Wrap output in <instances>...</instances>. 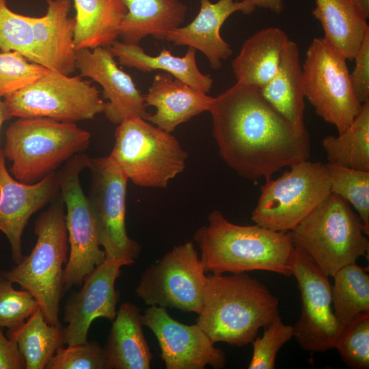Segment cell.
<instances>
[{
	"label": "cell",
	"mask_w": 369,
	"mask_h": 369,
	"mask_svg": "<svg viewBox=\"0 0 369 369\" xmlns=\"http://www.w3.org/2000/svg\"><path fill=\"white\" fill-rule=\"evenodd\" d=\"M334 348L348 367L368 369L369 312L358 315L341 329Z\"/></svg>",
	"instance_id": "836d02e7"
},
{
	"label": "cell",
	"mask_w": 369,
	"mask_h": 369,
	"mask_svg": "<svg viewBox=\"0 0 369 369\" xmlns=\"http://www.w3.org/2000/svg\"><path fill=\"white\" fill-rule=\"evenodd\" d=\"M11 117H43L74 122L104 111L98 90L81 76L49 69L36 81L4 97Z\"/></svg>",
	"instance_id": "9c48e42d"
},
{
	"label": "cell",
	"mask_w": 369,
	"mask_h": 369,
	"mask_svg": "<svg viewBox=\"0 0 369 369\" xmlns=\"http://www.w3.org/2000/svg\"><path fill=\"white\" fill-rule=\"evenodd\" d=\"M87 169L91 181L87 197L105 258L131 265L139 258L141 246L128 236L126 228L128 179L109 156L90 157Z\"/></svg>",
	"instance_id": "7c38bea8"
},
{
	"label": "cell",
	"mask_w": 369,
	"mask_h": 369,
	"mask_svg": "<svg viewBox=\"0 0 369 369\" xmlns=\"http://www.w3.org/2000/svg\"><path fill=\"white\" fill-rule=\"evenodd\" d=\"M45 14L35 17L34 38L38 52L51 70L70 75L76 68L74 18L70 17L71 0H45Z\"/></svg>",
	"instance_id": "44dd1931"
},
{
	"label": "cell",
	"mask_w": 369,
	"mask_h": 369,
	"mask_svg": "<svg viewBox=\"0 0 369 369\" xmlns=\"http://www.w3.org/2000/svg\"><path fill=\"white\" fill-rule=\"evenodd\" d=\"M36 243L29 255L1 275L18 284L36 299L45 320L59 325V303L64 290L63 265L69 248L64 204L59 195L38 217Z\"/></svg>",
	"instance_id": "5b68a950"
},
{
	"label": "cell",
	"mask_w": 369,
	"mask_h": 369,
	"mask_svg": "<svg viewBox=\"0 0 369 369\" xmlns=\"http://www.w3.org/2000/svg\"><path fill=\"white\" fill-rule=\"evenodd\" d=\"M312 15L324 38L346 60L353 61L369 26L352 0H315Z\"/></svg>",
	"instance_id": "83f0119b"
},
{
	"label": "cell",
	"mask_w": 369,
	"mask_h": 369,
	"mask_svg": "<svg viewBox=\"0 0 369 369\" xmlns=\"http://www.w3.org/2000/svg\"><path fill=\"white\" fill-rule=\"evenodd\" d=\"M290 232L295 246L328 276L368 253V235L359 217L348 202L331 193Z\"/></svg>",
	"instance_id": "8992f818"
},
{
	"label": "cell",
	"mask_w": 369,
	"mask_h": 369,
	"mask_svg": "<svg viewBox=\"0 0 369 369\" xmlns=\"http://www.w3.org/2000/svg\"><path fill=\"white\" fill-rule=\"evenodd\" d=\"M288 38L284 31L271 27L261 29L243 42L232 62L236 82L264 85L275 74Z\"/></svg>",
	"instance_id": "d4e9b609"
},
{
	"label": "cell",
	"mask_w": 369,
	"mask_h": 369,
	"mask_svg": "<svg viewBox=\"0 0 369 369\" xmlns=\"http://www.w3.org/2000/svg\"><path fill=\"white\" fill-rule=\"evenodd\" d=\"M25 361L17 344L0 327V369H25Z\"/></svg>",
	"instance_id": "ab89813d"
},
{
	"label": "cell",
	"mask_w": 369,
	"mask_h": 369,
	"mask_svg": "<svg viewBox=\"0 0 369 369\" xmlns=\"http://www.w3.org/2000/svg\"><path fill=\"white\" fill-rule=\"evenodd\" d=\"M76 68L81 77L99 83L103 89L105 102L103 113L114 124L131 117L146 120L150 113L143 96L131 77L120 69L107 47L76 51Z\"/></svg>",
	"instance_id": "ac0fdd59"
},
{
	"label": "cell",
	"mask_w": 369,
	"mask_h": 369,
	"mask_svg": "<svg viewBox=\"0 0 369 369\" xmlns=\"http://www.w3.org/2000/svg\"><path fill=\"white\" fill-rule=\"evenodd\" d=\"M6 336L16 341L25 369H44L56 351L65 344L62 325L49 323L40 308L20 327L8 330Z\"/></svg>",
	"instance_id": "f1b7e54d"
},
{
	"label": "cell",
	"mask_w": 369,
	"mask_h": 369,
	"mask_svg": "<svg viewBox=\"0 0 369 369\" xmlns=\"http://www.w3.org/2000/svg\"><path fill=\"white\" fill-rule=\"evenodd\" d=\"M332 277V308L341 330L358 315L369 312V275L354 262L342 267Z\"/></svg>",
	"instance_id": "4dcf8cb0"
},
{
	"label": "cell",
	"mask_w": 369,
	"mask_h": 369,
	"mask_svg": "<svg viewBox=\"0 0 369 369\" xmlns=\"http://www.w3.org/2000/svg\"><path fill=\"white\" fill-rule=\"evenodd\" d=\"M361 15L366 20L369 17V0H352Z\"/></svg>",
	"instance_id": "b9f144b4"
},
{
	"label": "cell",
	"mask_w": 369,
	"mask_h": 369,
	"mask_svg": "<svg viewBox=\"0 0 369 369\" xmlns=\"http://www.w3.org/2000/svg\"><path fill=\"white\" fill-rule=\"evenodd\" d=\"M34 19L13 12L6 0H0V49L18 52L28 60L46 67L35 42Z\"/></svg>",
	"instance_id": "1f68e13d"
},
{
	"label": "cell",
	"mask_w": 369,
	"mask_h": 369,
	"mask_svg": "<svg viewBox=\"0 0 369 369\" xmlns=\"http://www.w3.org/2000/svg\"><path fill=\"white\" fill-rule=\"evenodd\" d=\"M45 369H109L104 349L97 342L59 347Z\"/></svg>",
	"instance_id": "74e56055"
},
{
	"label": "cell",
	"mask_w": 369,
	"mask_h": 369,
	"mask_svg": "<svg viewBox=\"0 0 369 369\" xmlns=\"http://www.w3.org/2000/svg\"><path fill=\"white\" fill-rule=\"evenodd\" d=\"M125 264L105 258L84 279L81 289L73 293L64 308V343L74 345L87 342L92 323L98 318L113 321L120 292L115 284Z\"/></svg>",
	"instance_id": "2e32d148"
},
{
	"label": "cell",
	"mask_w": 369,
	"mask_h": 369,
	"mask_svg": "<svg viewBox=\"0 0 369 369\" xmlns=\"http://www.w3.org/2000/svg\"><path fill=\"white\" fill-rule=\"evenodd\" d=\"M208 221L194 234L206 272L221 275L262 270L292 275L295 247L291 232L234 224L217 210L210 213Z\"/></svg>",
	"instance_id": "7a4b0ae2"
},
{
	"label": "cell",
	"mask_w": 369,
	"mask_h": 369,
	"mask_svg": "<svg viewBox=\"0 0 369 369\" xmlns=\"http://www.w3.org/2000/svg\"><path fill=\"white\" fill-rule=\"evenodd\" d=\"M264 330L262 337L256 336L251 342L253 355L249 369H274L277 352L294 336V327L284 324L279 315Z\"/></svg>",
	"instance_id": "8d00e7d4"
},
{
	"label": "cell",
	"mask_w": 369,
	"mask_h": 369,
	"mask_svg": "<svg viewBox=\"0 0 369 369\" xmlns=\"http://www.w3.org/2000/svg\"><path fill=\"white\" fill-rule=\"evenodd\" d=\"M49 69L16 51H0V97L31 84Z\"/></svg>",
	"instance_id": "e575fe53"
},
{
	"label": "cell",
	"mask_w": 369,
	"mask_h": 369,
	"mask_svg": "<svg viewBox=\"0 0 369 369\" xmlns=\"http://www.w3.org/2000/svg\"><path fill=\"white\" fill-rule=\"evenodd\" d=\"M213 97L163 72L154 75L148 93L146 106L156 108L146 120L171 133L178 126L204 111H208Z\"/></svg>",
	"instance_id": "ffe728a7"
},
{
	"label": "cell",
	"mask_w": 369,
	"mask_h": 369,
	"mask_svg": "<svg viewBox=\"0 0 369 369\" xmlns=\"http://www.w3.org/2000/svg\"><path fill=\"white\" fill-rule=\"evenodd\" d=\"M258 89L263 98L293 127L306 130L303 71L295 42L288 39L275 74Z\"/></svg>",
	"instance_id": "603a6c76"
},
{
	"label": "cell",
	"mask_w": 369,
	"mask_h": 369,
	"mask_svg": "<svg viewBox=\"0 0 369 369\" xmlns=\"http://www.w3.org/2000/svg\"><path fill=\"white\" fill-rule=\"evenodd\" d=\"M91 133L77 126L43 117L18 118L5 132L3 150L10 174L33 184L57 172L90 144Z\"/></svg>",
	"instance_id": "277c9868"
},
{
	"label": "cell",
	"mask_w": 369,
	"mask_h": 369,
	"mask_svg": "<svg viewBox=\"0 0 369 369\" xmlns=\"http://www.w3.org/2000/svg\"><path fill=\"white\" fill-rule=\"evenodd\" d=\"M196 324L215 343L241 346L279 316V300L245 273L208 274Z\"/></svg>",
	"instance_id": "3957f363"
},
{
	"label": "cell",
	"mask_w": 369,
	"mask_h": 369,
	"mask_svg": "<svg viewBox=\"0 0 369 369\" xmlns=\"http://www.w3.org/2000/svg\"><path fill=\"white\" fill-rule=\"evenodd\" d=\"M295 247L292 275L300 290L301 311L293 326V337L306 351H325L334 348L340 331L332 308L331 285L329 276L302 249Z\"/></svg>",
	"instance_id": "5bb4252c"
},
{
	"label": "cell",
	"mask_w": 369,
	"mask_h": 369,
	"mask_svg": "<svg viewBox=\"0 0 369 369\" xmlns=\"http://www.w3.org/2000/svg\"><path fill=\"white\" fill-rule=\"evenodd\" d=\"M13 284L0 274V327L9 331L20 327L40 308L29 291L18 290Z\"/></svg>",
	"instance_id": "d590c367"
},
{
	"label": "cell",
	"mask_w": 369,
	"mask_h": 369,
	"mask_svg": "<svg viewBox=\"0 0 369 369\" xmlns=\"http://www.w3.org/2000/svg\"><path fill=\"white\" fill-rule=\"evenodd\" d=\"M256 7L269 10L276 14H281L284 10V0H249Z\"/></svg>",
	"instance_id": "60d3db41"
},
{
	"label": "cell",
	"mask_w": 369,
	"mask_h": 369,
	"mask_svg": "<svg viewBox=\"0 0 369 369\" xmlns=\"http://www.w3.org/2000/svg\"><path fill=\"white\" fill-rule=\"evenodd\" d=\"M197 16L187 25L169 31L165 40L176 46H188L201 51L208 59L210 67L217 70L222 61L232 54L230 45L221 36L220 29L226 19L236 12L249 14L256 6L249 0L234 1L200 0Z\"/></svg>",
	"instance_id": "d6986e66"
},
{
	"label": "cell",
	"mask_w": 369,
	"mask_h": 369,
	"mask_svg": "<svg viewBox=\"0 0 369 369\" xmlns=\"http://www.w3.org/2000/svg\"><path fill=\"white\" fill-rule=\"evenodd\" d=\"M11 118L3 100L0 97V131L4 122Z\"/></svg>",
	"instance_id": "7bdbcfd3"
},
{
	"label": "cell",
	"mask_w": 369,
	"mask_h": 369,
	"mask_svg": "<svg viewBox=\"0 0 369 369\" xmlns=\"http://www.w3.org/2000/svg\"><path fill=\"white\" fill-rule=\"evenodd\" d=\"M354 69L350 74L355 96L362 105L369 100V30H368L354 57Z\"/></svg>",
	"instance_id": "f35d334b"
},
{
	"label": "cell",
	"mask_w": 369,
	"mask_h": 369,
	"mask_svg": "<svg viewBox=\"0 0 369 369\" xmlns=\"http://www.w3.org/2000/svg\"><path fill=\"white\" fill-rule=\"evenodd\" d=\"M109 156L134 184L165 188L183 172L188 154L171 133L131 117L118 125Z\"/></svg>",
	"instance_id": "52a82bcc"
},
{
	"label": "cell",
	"mask_w": 369,
	"mask_h": 369,
	"mask_svg": "<svg viewBox=\"0 0 369 369\" xmlns=\"http://www.w3.org/2000/svg\"><path fill=\"white\" fill-rule=\"evenodd\" d=\"M328 164L369 171V100L361 105L359 114L338 136L322 140Z\"/></svg>",
	"instance_id": "f546056e"
},
{
	"label": "cell",
	"mask_w": 369,
	"mask_h": 369,
	"mask_svg": "<svg viewBox=\"0 0 369 369\" xmlns=\"http://www.w3.org/2000/svg\"><path fill=\"white\" fill-rule=\"evenodd\" d=\"M143 325L154 334L167 369L221 368L223 351L214 346L209 336L195 323L185 325L174 319L165 308L150 306L142 314Z\"/></svg>",
	"instance_id": "9a60e30c"
},
{
	"label": "cell",
	"mask_w": 369,
	"mask_h": 369,
	"mask_svg": "<svg viewBox=\"0 0 369 369\" xmlns=\"http://www.w3.org/2000/svg\"><path fill=\"white\" fill-rule=\"evenodd\" d=\"M208 111L221 158L243 178L267 180L310 156L307 129L293 127L256 86L236 82L213 97Z\"/></svg>",
	"instance_id": "6da1fadb"
},
{
	"label": "cell",
	"mask_w": 369,
	"mask_h": 369,
	"mask_svg": "<svg viewBox=\"0 0 369 369\" xmlns=\"http://www.w3.org/2000/svg\"><path fill=\"white\" fill-rule=\"evenodd\" d=\"M206 271L194 244L175 246L141 274L135 288L150 306L174 308L199 314L203 306Z\"/></svg>",
	"instance_id": "4fadbf2b"
},
{
	"label": "cell",
	"mask_w": 369,
	"mask_h": 369,
	"mask_svg": "<svg viewBox=\"0 0 369 369\" xmlns=\"http://www.w3.org/2000/svg\"><path fill=\"white\" fill-rule=\"evenodd\" d=\"M330 191L351 204L369 234V171L326 163Z\"/></svg>",
	"instance_id": "d6a6232c"
},
{
	"label": "cell",
	"mask_w": 369,
	"mask_h": 369,
	"mask_svg": "<svg viewBox=\"0 0 369 369\" xmlns=\"http://www.w3.org/2000/svg\"><path fill=\"white\" fill-rule=\"evenodd\" d=\"M127 12L119 27L122 42L138 44L152 36L165 40L166 35L183 23L187 8L180 0H122Z\"/></svg>",
	"instance_id": "cb8c5ba5"
},
{
	"label": "cell",
	"mask_w": 369,
	"mask_h": 369,
	"mask_svg": "<svg viewBox=\"0 0 369 369\" xmlns=\"http://www.w3.org/2000/svg\"><path fill=\"white\" fill-rule=\"evenodd\" d=\"M60 195L57 172L33 184L16 180L0 150V230L7 237L16 264L23 258L22 235L31 217Z\"/></svg>",
	"instance_id": "e0dca14e"
},
{
	"label": "cell",
	"mask_w": 369,
	"mask_h": 369,
	"mask_svg": "<svg viewBox=\"0 0 369 369\" xmlns=\"http://www.w3.org/2000/svg\"><path fill=\"white\" fill-rule=\"evenodd\" d=\"M114 57L124 66L135 68L144 72L161 70L200 92H210L213 80L209 74L202 73L196 63V50L189 47L183 57L173 55L163 49L156 56L147 54L138 44L115 40L108 47Z\"/></svg>",
	"instance_id": "484cf974"
},
{
	"label": "cell",
	"mask_w": 369,
	"mask_h": 369,
	"mask_svg": "<svg viewBox=\"0 0 369 369\" xmlns=\"http://www.w3.org/2000/svg\"><path fill=\"white\" fill-rule=\"evenodd\" d=\"M142 314L131 302L117 311L103 347L109 369H149L152 359L143 332Z\"/></svg>",
	"instance_id": "7402d4cb"
},
{
	"label": "cell",
	"mask_w": 369,
	"mask_h": 369,
	"mask_svg": "<svg viewBox=\"0 0 369 369\" xmlns=\"http://www.w3.org/2000/svg\"><path fill=\"white\" fill-rule=\"evenodd\" d=\"M89 158L83 152L77 154L57 171L69 244L68 259L64 271V290L81 285L85 277L106 258L80 182L81 172L87 169Z\"/></svg>",
	"instance_id": "8fae6325"
},
{
	"label": "cell",
	"mask_w": 369,
	"mask_h": 369,
	"mask_svg": "<svg viewBox=\"0 0 369 369\" xmlns=\"http://www.w3.org/2000/svg\"><path fill=\"white\" fill-rule=\"evenodd\" d=\"M330 193L327 164L306 160L266 180L251 219L274 231L290 232Z\"/></svg>",
	"instance_id": "ba28073f"
},
{
	"label": "cell",
	"mask_w": 369,
	"mask_h": 369,
	"mask_svg": "<svg viewBox=\"0 0 369 369\" xmlns=\"http://www.w3.org/2000/svg\"><path fill=\"white\" fill-rule=\"evenodd\" d=\"M76 15L75 51L109 47L118 37V27L127 12L122 0H73Z\"/></svg>",
	"instance_id": "4316f807"
},
{
	"label": "cell",
	"mask_w": 369,
	"mask_h": 369,
	"mask_svg": "<svg viewBox=\"0 0 369 369\" xmlns=\"http://www.w3.org/2000/svg\"><path fill=\"white\" fill-rule=\"evenodd\" d=\"M346 59L324 38H314L302 65L304 94L316 113L343 132L360 112Z\"/></svg>",
	"instance_id": "30bf717a"
}]
</instances>
